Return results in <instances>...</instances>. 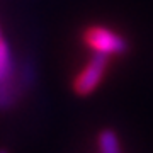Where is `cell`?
Returning <instances> with one entry per match:
<instances>
[{
    "instance_id": "cell-1",
    "label": "cell",
    "mask_w": 153,
    "mask_h": 153,
    "mask_svg": "<svg viewBox=\"0 0 153 153\" xmlns=\"http://www.w3.org/2000/svg\"><path fill=\"white\" fill-rule=\"evenodd\" d=\"M83 39L94 53H102V55H121L128 49V41L112 29L102 27V26H94L88 27L87 33L83 34Z\"/></svg>"
},
{
    "instance_id": "cell-2",
    "label": "cell",
    "mask_w": 153,
    "mask_h": 153,
    "mask_svg": "<svg viewBox=\"0 0 153 153\" xmlns=\"http://www.w3.org/2000/svg\"><path fill=\"white\" fill-rule=\"evenodd\" d=\"M107 61H109L107 55L95 53L92 56V60L88 61L85 68L75 78V83H73L75 92L80 94V95H87V94L94 92L97 88V85L100 83L102 76H104V71L107 68Z\"/></svg>"
},
{
    "instance_id": "cell-3",
    "label": "cell",
    "mask_w": 153,
    "mask_h": 153,
    "mask_svg": "<svg viewBox=\"0 0 153 153\" xmlns=\"http://www.w3.org/2000/svg\"><path fill=\"white\" fill-rule=\"evenodd\" d=\"M10 76H12V58L10 51L2 39H0V105H5L10 100Z\"/></svg>"
},
{
    "instance_id": "cell-4",
    "label": "cell",
    "mask_w": 153,
    "mask_h": 153,
    "mask_svg": "<svg viewBox=\"0 0 153 153\" xmlns=\"http://www.w3.org/2000/svg\"><path fill=\"white\" fill-rule=\"evenodd\" d=\"M99 150L100 153H119V141L112 131L105 129L99 134Z\"/></svg>"
},
{
    "instance_id": "cell-5",
    "label": "cell",
    "mask_w": 153,
    "mask_h": 153,
    "mask_svg": "<svg viewBox=\"0 0 153 153\" xmlns=\"http://www.w3.org/2000/svg\"><path fill=\"white\" fill-rule=\"evenodd\" d=\"M0 153H7V152H0Z\"/></svg>"
}]
</instances>
